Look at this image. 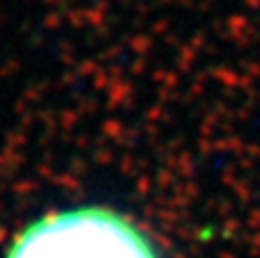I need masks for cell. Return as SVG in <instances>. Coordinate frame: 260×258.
<instances>
[{"mask_svg":"<svg viewBox=\"0 0 260 258\" xmlns=\"http://www.w3.org/2000/svg\"><path fill=\"white\" fill-rule=\"evenodd\" d=\"M5 258H162L128 215L108 206H73L30 222Z\"/></svg>","mask_w":260,"mask_h":258,"instance_id":"obj_1","label":"cell"}]
</instances>
